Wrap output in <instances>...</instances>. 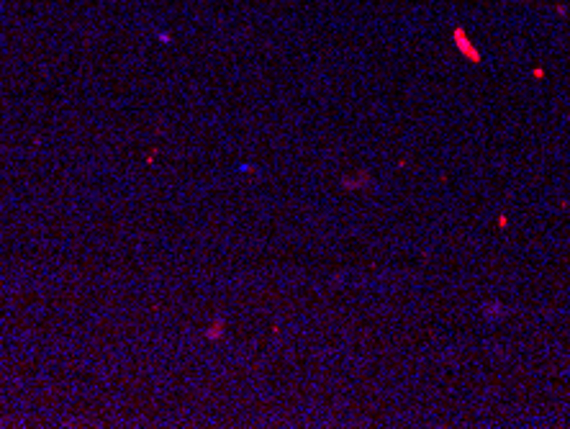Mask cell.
<instances>
[{
	"label": "cell",
	"instance_id": "7a4b0ae2",
	"mask_svg": "<svg viewBox=\"0 0 570 429\" xmlns=\"http://www.w3.org/2000/svg\"><path fill=\"white\" fill-rule=\"evenodd\" d=\"M342 185L349 188V190H357V188H367L370 185V175L367 173H360V175H352V178H342Z\"/></svg>",
	"mask_w": 570,
	"mask_h": 429
},
{
	"label": "cell",
	"instance_id": "5b68a950",
	"mask_svg": "<svg viewBox=\"0 0 570 429\" xmlns=\"http://www.w3.org/2000/svg\"><path fill=\"white\" fill-rule=\"evenodd\" d=\"M236 173H254V167H252V165H247V162H242V165L236 167Z\"/></svg>",
	"mask_w": 570,
	"mask_h": 429
},
{
	"label": "cell",
	"instance_id": "277c9868",
	"mask_svg": "<svg viewBox=\"0 0 570 429\" xmlns=\"http://www.w3.org/2000/svg\"><path fill=\"white\" fill-rule=\"evenodd\" d=\"M224 332H226V324H224V319H213V324L206 329V339H211V342H216V339H221L224 337Z\"/></svg>",
	"mask_w": 570,
	"mask_h": 429
},
{
	"label": "cell",
	"instance_id": "3957f363",
	"mask_svg": "<svg viewBox=\"0 0 570 429\" xmlns=\"http://www.w3.org/2000/svg\"><path fill=\"white\" fill-rule=\"evenodd\" d=\"M455 41H457V47L465 52V57H468V59H473V62H480V57H478L475 47H473V44H468V41H465L463 31H455Z\"/></svg>",
	"mask_w": 570,
	"mask_h": 429
},
{
	"label": "cell",
	"instance_id": "6da1fadb",
	"mask_svg": "<svg viewBox=\"0 0 570 429\" xmlns=\"http://www.w3.org/2000/svg\"><path fill=\"white\" fill-rule=\"evenodd\" d=\"M503 314H506V306H503L501 301H488V304L483 306V316H486L488 321H498Z\"/></svg>",
	"mask_w": 570,
	"mask_h": 429
}]
</instances>
